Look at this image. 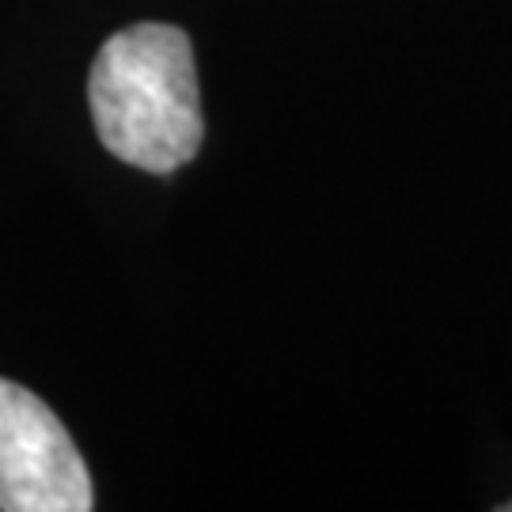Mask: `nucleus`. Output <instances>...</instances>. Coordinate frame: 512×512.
<instances>
[{"label": "nucleus", "instance_id": "f257e3e1", "mask_svg": "<svg viewBox=\"0 0 512 512\" xmlns=\"http://www.w3.org/2000/svg\"><path fill=\"white\" fill-rule=\"evenodd\" d=\"M99 141L141 171H175L202 148L194 50L179 27L137 23L103 42L88 80Z\"/></svg>", "mask_w": 512, "mask_h": 512}, {"label": "nucleus", "instance_id": "f03ea898", "mask_svg": "<svg viewBox=\"0 0 512 512\" xmlns=\"http://www.w3.org/2000/svg\"><path fill=\"white\" fill-rule=\"evenodd\" d=\"M95 505L88 463L35 391L0 376V509L88 512Z\"/></svg>", "mask_w": 512, "mask_h": 512}, {"label": "nucleus", "instance_id": "7ed1b4c3", "mask_svg": "<svg viewBox=\"0 0 512 512\" xmlns=\"http://www.w3.org/2000/svg\"><path fill=\"white\" fill-rule=\"evenodd\" d=\"M505 512H512V501H509V505H505Z\"/></svg>", "mask_w": 512, "mask_h": 512}]
</instances>
